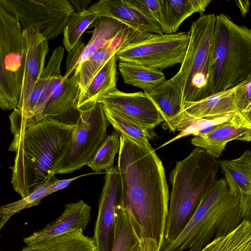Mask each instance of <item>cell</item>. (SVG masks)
Returning <instances> with one entry per match:
<instances>
[{
  "mask_svg": "<svg viewBox=\"0 0 251 251\" xmlns=\"http://www.w3.org/2000/svg\"><path fill=\"white\" fill-rule=\"evenodd\" d=\"M98 173L93 172L90 173L85 174L81 175L80 176H77L65 179L62 180L57 179L55 182L52 183L49 188V195H50L55 192H56L58 190H62L66 187H67L71 182L73 181L76 180V179L80 178L81 177H83L84 176L91 175H95L97 174Z\"/></svg>",
  "mask_w": 251,
  "mask_h": 251,
  "instance_id": "obj_36",
  "label": "cell"
},
{
  "mask_svg": "<svg viewBox=\"0 0 251 251\" xmlns=\"http://www.w3.org/2000/svg\"><path fill=\"white\" fill-rule=\"evenodd\" d=\"M74 126L41 120L25 129L12 170L11 183L22 198L55 174L68 147Z\"/></svg>",
  "mask_w": 251,
  "mask_h": 251,
  "instance_id": "obj_2",
  "label": "cell"
},
{
  "mask_svg": "<svg viewBox=\"0 0 251 251\" xmlns=\"http://www.w3.org/2000/svg\"><path fill=\"white\" fill-rule=\"evenodd\" d=\"M234 140L251 141V123L240 112L213 125L208 132L195 136L191 143L217 159L222 155L226 144Z\"/></svg>",
  "mask_w": 251,
  "mask_h": 251,
  "instance_id": "obj_14",
  "label": "cell"
},
{
  "mask_svg": "<svg viewBox=\"0 0 251 251\" xmlns=\"http://www.w3.org/2000/svg\"><path fill=\"white\" fill-rule=\"evenodd\" d=\"M58 179L55 174L50 175L46 180L36 188L28 196L15 202L10 203L0 207V229L9 219L21 211L39 204L41 201L49 195L50 185Z\"/></svg>",
  "mask_w": 251,
  "mask_h": 251,
  "instance_id": "obj_30",
  "label": "cell"
},
{
  "mask_svg": "<svg viewBox=\"0 0 251 251\" xmlns=\"http://www.w3.org/2000/svg\"><path fill=\"white\" fill-rule=\"evenodd\" d=\"M117 60L116 54L111 57L81 92L78 102V108L88 102L97 100L103 94L117 88Z\"/></svg>",
  "mask_w": 251,
  "mask_h": 251,
  "instance_id": "obj_23",
  "label": "cell"
},
{
  "mask_svg": "<svg viewBox=\"0 0 251 251\" xmlns=\"http://www.w3.org/2000/svg\"><path fill=\"white\" fill-rule=\"evenodd\" d=\"M216 15H203L193 22L184 60L175 75L180 81L184 102H195L213 94Z\"/></svg>",
  "mask_w": 251,
  "mask_h": 251,
  "instance_id": "obj_6",
  "label": "cell"
},
{
  "mask_svg": "<svg viewBox=\"0 0 251 251\" xmlns=\"http://www.w3.org/2000/svg\"><path fill=\"white\" fill-rule=\"evenodd\" d=\"M79 109L80 117L55 175L70 173L87 165L107 136L109 122L101 103L90 101Z\"/></svg>",
  "mask_w": 251,
  "mask_h": 251,
  "instance_id": "obj_8",
  "label": "cell"
},
{
  "mask_svg": "<svg viewBox=\"0 0 251 251\" xmlns=\"http://www.w3.org/2000/svg\"><path fill=\"white\" fill-rule=\"evenodd\" d=\"M217 159L196 148L177 162L170 175L172 190L163 245L174 241L188 223L204 194L218 180Z\"/></svg>",
  "mask_w": 251,
  "mask_h": 251,
  "instance_id": "obj_3",
  "label": "cell"
},
{
  "mask_svg": "<svg viewBox=\"0 0 251 251\" xmlns=\"http://www.w3.org/2000/svg\"><path fill=\"white\" fill-rule=\"evenodd\" d=\"M108 122L121 134L148 148H152L149 139H152L155 134L148 131L141 125L129 117L103 106Z\"/></svg>",
  "mask_w": 251,
  "mask_h": 251,
  "instance_id": "obj_29",
  "label": "cell"
},
{
  "mask_svg": "<svg viewBox=\"0 0 251 251\" xmlns=\"http://www.w3.org/2000/svg\"><path fill=\"white\" fill-rule=\"evenodd\" d=\"M78 73L64 79L49 99L41 120H50L75 126L80 117L78 106L81 93Z\"/></svg>",
  "mask_w": 251,
  "mask_h": 251,
  "instance_id": "obj_16",
  "label": "cell"
},
{
  "mask_svg": "<svg viewBox=\"0 0 251 251\" xmlns=\"http://www.w3.org/2000/svg\"><path fill=\"white\" fill-rule=\"evenodd\" d=\"M235 87L218 92L199 101L184 102L177 117L173 132H182L197 121L221 117L238 112L234 93Z\"/></svg>",
  "mask_w": 251,
  "mask_h": 251,
  "instance_id": "obj_15",
  "label": "cell"
},
{
  "mask_svg": "<svg viewBox=\"0 0 251 251\" xmlns=\"http://www.w3.org/2000/svg\"><path fill=\"white\" fill-rule=\"evenodd\" d=\"M111 110L121 113L136 121L151 133L164 120L144 92L125 93L117 88L95 100Z\"/></svg>",
  "mask_w": 251,
  "mask_h": 251,
  "instance_id": "obj_13",
  "label": "cell"
},
{
  "mask_svg": "<svg viewBox=\"0 0 251 251\" xmlns=\"http://www.w3.org/2000/svg\"><path fill=\"white\" fill-rule=\"evenodd\" d=\"M120 146V134L115 129L106 136L87 166L98 174L111 168L113 167L115 156L119 152Z\"/></svg>",
  "mask_w": 251,
  "mask_h": 251,
  "instance_id": "obj_32",
  "label": "cell"
},
{
  "mask_svg": "<svg viewBox=\"0 0 251 251\" xmlns=\"http://www.w3.org/2000/svg\"><path fill=\"white\" fill-rule=\"evenodd\" d=\"M234 99L238 112L242 111L251 103V78L235 87Z\"/></svg>",
  "mask_w": 251,
  "mask_h": 251,
  "instance_id": "obj_34",
  "label": "cell"
},
{
  "mask_svg": "<svg viewBox=\"0 0 251 251\" xmlns=\"http://www.w3.org/2000/svg\"><path fill=\"white\" fill-rule=\"evenodd\" d=\"M0 5L17 19L23 29L31 26L48 41L63 32L75 12L67 0H0Z\"/></svg>",
  "mask_w": 251,
  "mask_h": 251,
  "instance_id": "obj_10",
  "label": "cell"
},
{
  "mask_svg": "<svg viewBox=\"0 0 251 251\" xmlns=\"http://www.w3.org/2000/svg\"><path fill=\"white\" fill-rule=\"evenodd\" d=\"M23 29L0 5V107L13 110L19 103L24 76Z\"/></svg>",
  "mask_w": 251,
  "mask_h": 251,
  "instance_id": "obj_7",
  "label": "cell"
},
{
  "mask_svg": "<svg viewBox=\"0 0 251 251\" xmlns=\"http://www.w3.org/2000/svg\"><path fill=\"white\" fill-rule=\"evenodd\" d=\"M48 51V41L37 29L31 26L23 29L22 88L18 107L9 116L10 126L16 123L25 112L29 98L44 72Z\"/></svg>",
  "mask_w": 251,
  "mask_h": 251,
  "instance_id": "obj_11",
  "label": "cell"
},
{
  "mask_svg": "<svg viewBox=\"0 0 251 251\" xmlns=\"http://www.w3.org/2000/svg\"><path fill=\"white\" fill-rule=\"evenodd\" d=\"M94 24L92 25L94 26L92 36L82 51L78 65L105 46L126 26L116 20L106 17L99 18Z\"/></svg>",
  "mask_w": 251,
  "mask_h": 251,
  "instance_id": "obj_28",
  "label": "cell"
},
{
  "mask_svg": "<svg viewBox=\"0 0 251 251\" xmlns=\"http://www.w3.org/2000/svg\"><path fill=\"white\" fill-rule=\"evenodd\" d=\"M157 242L151 238H141L139 241V251H160Z\"/></svg>",
  "mask_w": 251,
  "mask_h": 251,
  "instance_id": "obj_37",
  "label": "cell"
},
{
  "mask_svg": "<svg viewBox=\"0 0 251 251\" xmlns=\"http://www.w3.org/2000/svg\"><path fill=\"white\" fill-rule=\"evenodd\" d=\"M127 40L126 31L121 30L105 46L96 50L78 66L75 73L79 75L81 92L86 88L104 64L125 46Z\"/></svg>",
  "mask_w": 251,
  "mask_h": 251,
  "instance_id": "obj_21",
  "label": "cell"
},
{
  "mask_svg": "<svg viewBox=\"0 0 251 251\" xmlns=\"http://www.w3.org/2000/svg\"><path fill=\"white\" fill-rule=\"evenodd\" d=\"M141 238L139 226L121 203L116 211L111 251H131Z\"/></svg>",
  "mask_w": 251,
  "mask_h": 251,
  "instance_id": "obj_24",
  "label": "cell"
},
{
  "mask_svg": "<svg viewBox=\"0 0 251 251\" xmlns=\"http://www.w3.org/2000/svg\"><path fill=\"white\" fill-rule=\"evenodd\" d=\"M139 243L137 244L131 251H139Z\"/></svg>",
  "mask_w": 251,
  "mask_h": 251,
  "instance_id": "obj_41",
  "label": "cell"
},
{
  "mask_svg": "<svg viewBox=\"0 0 251 251\" xmlns=\"http://www.w3.org/2000/svg\"><path fill=\"white\" fill-rule=\"evenodd\" d=\"M75 10L78 13H83L88 9V6L91 2V0H70Z\"/></svg>",
  "mask_w": 251,
  "mask_h": 251,
  "instance_id": "obj_38",
  "label": "cell"
},
{
  "mask_svg": "<svg viewBox=\"0 0 251 251\" xmlns=\"http://www.w3.org/2000/svg\"><path fill=\"white\" fill-rule=\"evenodd\" d=\"M85 46L84 43L80 39L75 47L68 52L66 70L65 75L63 76L64 79L71 77L72 74L75 73L78 65L79 61Z\"/></svg>",
  "mask_w": 251,
  "mask_h": 251,
  "instance_id": "obj_35",
  "label": "cell"
},
{
  "mask_svg": "<svg viewBox=\"0 0 251 251\" xmlns=\"http://www.w3.org/2000/svg\"><path fill=\"white\" fill-rule=\"evenodd\" d=\"M99 17L95 14L75 12L69 19L63 30V45L69 52L77 44L83 32Z\"/></svg>",
  "mask_w": 251,
  "mask_h": 251,
  "instance_id": "obj_31",
  "label": "cell"
},
{
  "mask_svg": "<svg viewBox=\"0 0 251 251\" xmlns=\"http://www.w3.org/2000/svg\"><path fill=\"white\" fill-rule=\"evenodd\" d=\"M62 214L42 229L23 239L26 245L33 244L73 230L84 231L91 219V207L83 200L64 205Z\"/></svg>",
  "mask_w": 251,
  "mask_h": 251,
  "instance_id": "obj_19",
  "label": "cell"
},
{
  "mask_svg": "<svg viewBox=\"0 0 251 251\" xmlns=\"http://www.w3.org/2000/svg\"><path fill=\"white\" fill-rule=\"evenodd\" d=\"M240 112L251 123V103L245 109Z\"/></svg>",
  "mask_w": 251,
  "mask_h": 251,
  "instance_id": "obj_40",
  "label": "cell"
},
{
  "mask_svg": "<svg viewBox=\"0 0 251 251\" xmlns=\"http://www.w3.org/2000/svg\"><path fill=\"white\" fill-rule=\"evenodd\" d=\"M118 68L126 84L141 88L143 92L165 80L164 74L160 70L132 62L119 61Z\"/></svg>",
  "mask_w": 251,
  "mask_h": 251,
  "instance_id": "obj_26",
  "label": "cell"
},
{
  "mask_svg": "<svg viewBox=\"0 0 251 251\" xmlns=\"http://www.w3.org/2000/svg\"><path fill=\"white\" fill-rule=\"evenodd\" d=\"M22 251H98L93 237L81 230L70 232L26 245Z\"/></svg>",
  "mask_w": 251,
  "mask_h": 251,
  "instance_id": "obj_22",
  "label": "cell"
},
{
  "mask_svg": "<svg viewBox=\"0 0 251 251\" xmlns=\"http://www.w3.org/2000/svg\"><path fill=\"white\" fill-rule=\"evenodd\" d=\"M85 12L95 14L99 18L114 19L139 33H164L154 21L127 5L124 0H100Z\"/></svg>",
  "mask_w": 251,
  "mask_h": 251,
  "instance_id": "obj_18",
  "label": "cell"
},
{
  "mask_svg": "<svg viewBox=\"0 0 251 251\" xmlns=\"http://www.w3.org/2000/svg\"><path fill=\"white\" fill-rule=\"evenodd\" d=\"M144 92L163 118L166 128L173 132L176 120L184 103L180 81L174 75Z\"/></svg>",
  "mask_w": 251,
  "mask_h": 251,
  "instance_id": "obj_20",
  "label": "cell"
},
{
  "mask_svg": "<svg viewBox=\"0 0 251 251\" xmlns=\"http://www.w3.org/2000/svg\"><path fill=\"white\" fill-rule=\"evenodd\" d=\"M201 251H251V223L243 220L233 231L214 238Z\"/></svg>",
  "mask_w": 251,
  "mask_h": 251,
  "instance_id": "obj_27",
  "label": "cell"
},
{
  "mask_svg": "<svg viewBox=\"0 0 251 251\" xmlns=\"http://www.w3.org/2000/svg\"><path fill=\"white\" fill-rule=\"evenodd\" d=\"M219 164L230 190L240 200L243 220L251 223V151Z\"/></svg>",
  "mask_w": 251,
  "mask_h": 251,
  "instance_id": "obj_17",
  "label": "cell"
},
{
  "mask_svg": "<svg viewBox=\"0 0 251 251\" xmlns=\"http://www.w3.org/2000/svg\"><path fill=\"white\" fill-rule=\"evenodd\" d=\"M124 0L127 5L154 21L161 27L164 33L172 34L164 17L160 0Z\"/></svg>",
  "mask_w": 251,
  "mask_h": 251,
  "instance_id": "obj_33",
  "label": "cell"
},
{
  "mask_svg": "<svg viewBox=\"0 0 251 251\" xmlns=\"http://www.w3.org/2000/svg\"><path fill=\"white\" fill-rule=\"evenodd\" d=\"M123 203L121 177L118 166L105 171L93 239L98 251H111L116 211Z\"/></svg>",
  "mask_w": 251,
  "mask_h": 251,
  "instance_id": "obj_12",
  "label": "cell"
},
{
  "mask_svg": "<svg viewBox=\"0 0 251 251\" xmlns=\"http://www.w3.org/2000/svg\"><path fill=\"white\" fill-rule=\"evenodd\" d=\"M251 78V28L216 15L213 94Z\"/></svg>",
  "mask_w": 251,
  "mask_h": 251,
  "instance_id": "obj_5",
  "label": "cell"
},
{
  "mask_svg": "<svg viewBox=\"0 0 251 251\" xmlns=\"http://www.w3.org/2000/svg\"><path fill=\"white\" fill-rule=\"evenodd\" d=\"M242 16H245L250 9L251 5L249 0H236L235 1Z\"/></svg>",
  "mask_w": 251,
  "mask_h": 251,
  "instance_id": "obj_39",
  "label": "cell"
},
{
  "mask_svg": "<svg viewBox=\"0 0 251 251\" xmlns=\"http://www.w3.org/2000/svg\"><path fill=\"white\" fill-rule=\"evenodd\" d=\"M243 221L239 198L225 178L218 179L204 194L181 232L160 251H201L211 239L230 233Z\"/></svg>",
  "mask_w": 251,
  "mask_h": 251,
  "instance_id": "obj_4",
  "label": "cell"
},
{
  "mask_svg": "<svg viewBox=\"0 0 251 251\" xmlns=\"http://www.w3.org/2000/svg\"><path fill=\"white\" fill-rule=\"evenodd\" d=\"M190 32L172 34L136 32L116 54L117 60L164 69L182 63Z\"/></svg>",
  "mask_w": 251,
  "mask_h": 251,
  "instance_id": "obj_9",
  "label": "cell"
},
{
  "mask_svg": "<svg viewBox=\"0 0 251 251\" xmlns=\"http://www.w3.org/2000/svg\"><path fill=\"white\" fill-rule=\"evenodd\" d=\"M120 141L117 166L123 206L137 224L142 238L155 240L161 248L170 198L162 162L153 148L121 134Z\"/></svg>",
  "mask_w": 251,
  "mask_h": 251,
  "instance_id": "obj_1",
  "label": "cell"
},
{
  "mask_svg": "<svg viewBox=\"0 0 251 251\" xmlns=\"http://www.w3.org/2000/svg\"><path fill=\"white\" fill-rule=\"evenodd\" d=\"M211 2L209 0H160L172 33H177L181 24L193 14H202Z\"/></svg>",
  "mask_w": 251,
  "mask_h": 251,
  "instance_id": "obj_25",
  "label": "cell"
}]
</instances>
